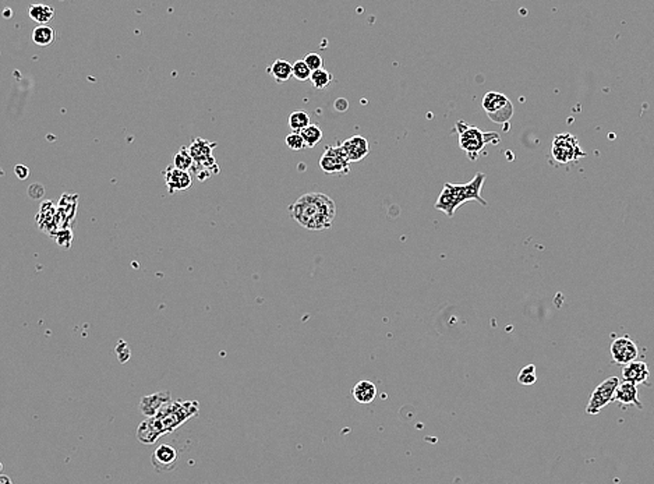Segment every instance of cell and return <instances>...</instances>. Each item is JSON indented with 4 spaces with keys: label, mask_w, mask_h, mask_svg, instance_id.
I'll list each match as a JSON object with an SVG mask.
<instances>
[{
    "label": "cell",
    "mask_w": 654,
    "mask_h": 484,
    "mask_svg": "<svg viewBox=\"0 0 654 484\" xmlns=\"http://www.w3.org/2000/svg\"><path fill=\"white\" fill-rule=\"evenodd\" d=\"M289 213L308 231H326L337 217V204L324 193H307L289 205Z\"/></svg>",
    "instance_id": "cell-1"
},
{
    "label": "cell",
    "mask_w": 654,
    "mask_h": 484,
    "mask_svg": "<svg viewBox=\"0 0 654 484\" xmlns=\"http://www.w3.org/2000/svg\"><path fill=\"white\" fill-rule=\"evenodd\" d=\"M485 182V175L478 172L476 176L466 185H451L445 183L444 190L441 191L435 208L443 211L447 217L452 218L455 211L467 201H477L481 205H487V201L481 197V189Z\"/></svg>",
    "instance_id": "cell-2"
},
{
    "label": "cell",
    "mask_w": 654,
    "mask_h": 484,
    "mask_svg": "<svg viewBox=\"0 0 654 484\" xmlns=\"http://www.w3.org/2000/svg\"><path fill=\"white\" fill-rule=\"evenodd\" d=\"M200 405L197 401H172L163 408L155 417H151L149 421L156 428V432L162 437L175 432L178 427L184 424L191 417L197 416Z\"/></svg>",
    "instance_id": "cell-3"
},
{
    "label": "cell",
    "mask_w": 654,
    "mask_h": 484,
    "mask_svg": "<svg viewBox=\"0 0 654 484\" xmlns=\"http://www.w3.org/2000/svg\"><path fill=\"white\" fill-rule=\"evenodd\" d=\"M456 130L459 134V147L463 149L469 159L476 160L478 154L485 148L487 144H498L501 137L496 131H481L474 126H469L466 122L459 120L456 123Z\"/></svg>",
    "instance_id": "cell-4"
},
{
    "label": "cell",
    "mask_w": 654,
    "mask_h": 484,
    "mask_svg": "<svg viewBox=\"0 0 654 484\" xmlns=\"http://www.w3.org/2000/svg\"><path fill=\"white\" fill-rule=\"evenodd\" d=\"M216 147V143H211L204 138H196L190 145L189 151L193 156L194 165L191 168V172L197 176L200 182L207 180L209 176L215 175L220 172L216 165V160L213 158V148Z\"/></svg>",
    "instance_id": "cell-5"
},
{
    "label": "cell",
    "mask_w": 654,
    "mask_h": 484,
    "mask_svg": "<svg viewBox=\"0 0 654 484\" xmlns=\"http://www.w3.org/2000/svg\"><path fill=\"white\" fill-rule=\"evenodd\" d=\"M483 109L487 116L497 125H504L511 120L514 116V105L508 96L501 92L489 91L483 96L481 101Z\"/></svg>",
    "instance_id": "cell-6"
},
{
    "label": "cell",
    "mask_w": 654,
    "mask_h": 484,
    "mask_svg": "<svg viewBox=\"0 0 654 484\" xmlns=\"http://www.w3.org/2000/svg\"><path fill=\"white\" fill-rule=\"evenodd\" d=\"M551 155L558 164H569L586 156V152L580 148L579 141L569 133L558 134L551 147Z\"/></svg>",
    "instance_id": "cell-7"
},
{
    "label": "cell",
    "mask_w": 654,
    "mask_h": 484,
    "mask_svg": "<svg viewBox=\"0 0 654 484\" xmlns=\"http://www.w3.org/2000/svg\"><path fill=\"white\" fill-rule=\"evenodd\" d=\"M621 381L618 377H610L604 380L602 384H598L586 406V413L587 414H598L602 409H604L607 405L615 401V394L620 387Z\"/></svg>",
    "instance_id": "cell-8"
},
{
    "label": "cell",
    "mask_w": 654,
    "mask_h": 484,
    "mask_svg": "<svg viewBox=\"0 0 654 484\" xmlns=\"http://www.w3.org/2000/svg\"><path fill=\"white\" fill-rule=\"evenodd\" d=\"M319 168L326 175H344L350 171V162L341 145H328L319 159Z\"/></svg>",
    "instance_id": "cell-9"
},
{
    "label": "cell",
    "mask_w": 654,
    "mask_h": 484,
    "mask_svg": "<svg viewBox=\"0 0 654 484\" xmlns=\"http://www.w3.org/2000/svg\"><path fill=\"white\" fill-rule=\"evenodd\" d=\"M610 353L613 360L620 366H626L636 361L639 357V348L629 337L615 338L610 345Z\"/></svg>",
    "instance_id": "cell-10"
},
{
    "label": "cell",
    "mask_w": 654,
    "mask_h": 484,
    "mask_svg": "<svg viewBox=\"0 0 654 484\" xmlns=\"http://www.w3.org/2000/svg\"><path fill=\"white\" fill-rule=\"evenodd\" d=\"M179 461V454L178 451L169 445V444H162L156 447V450L152 454L151 463L158 472H171L175 469L176 463Z\"/></svg>",
    "instance_id": "cell-11"
},
{
    "label": "cell",
    "mask_w": 654,
    "mask_h": 484,
    "mask_svg": "<svg viewBox=\"0 0 654 484\" xmlns=\"http://www.w3.org/2000/svg\"><path fill=\"white\" fill-rule=\"evenodd\" d=\"M165 183L169 193H179L186 191L193 185V178L190 172H184L178 169L173 164L165 169Z\"/></svg>",
    "instance_id": "cell-12"
},
{
    "label": "cell",
    "mask_w": 654,
    "mask_h": 484,
    "mask_svg": "<svg viewBox=\"0 0 654 484\" xmlns=\"http://www.w3.org/2000/svg\"><path fill=\"white\" fill-rule=\"evenodd\" d=\"M342 151L345 152L349 162H360L370 154V144L361 136H353L342 143Z\"/></svg>",
    "instance_id": "cell-13"
},
{
    "label": "cell",
    "mask_w": 654,
    "mask_h": 484,
    "mask_svg": "<svg viewBox=\"0 0 654 484\" xmlns=\"http://www.w3.org/2000/svg\"><path fill=\"white\" fill-rule=\"evenodd\" d=\"M173 399H172V395L171 392H158V394H152L149 397H144L140 402V410L143 412V414H145L147 417H155L163 408H165L168 403H171Z\"/></svg>",
    "instance_id": "cell-14"
},
{
    "label": "cell",
    "mask_w": 654,
    "mask_h": 484,
    "mask_svg": "<svg viewBox=\"0 0 654 484\" xmlns=\"http://www.w3.org/2000/svg\"><path fill=\"white\" fill-rule=\"evenodd\" d=\"M648 375H650V371H648L647 364L644 361H640V360L632 361V363L624 366V368H622L624 383H629V384H633V386L644 384L648 379Z\"/></svg>",
    "instance_id": "cell-15"
},
{
    "label": "cell",
    "mask_w": 654,
    "mask_h": 484,
    "mask_svg": "<svg viewBox=\"0 0 654 484\" xmlns=\"http://www.w3.org/2000/svg\"><path fill=\"white\" fill-rule=\"evenodd\" d=\"M615 402L624 403V405H635L639 409H643V405L639 402L637 398V386L629 384V383H621L617 394H615Z\"/></svg>",
    "instance_id": "cell-16"
},
{
    "label": "cell",
    "mask_w": 654,
    "mask_h": 484,
    "mask_svg": "<svg viewBox=\"0 0 654 484\" xmlns=\"http://www.w3.org/2000/svg\"><path fill=\"white\" fill-rule=\"evenodd\" d=\"M352 394H353V398L356 399V402H359V403H371L377 397V387H375L374 383H371L368 380H361L355 386Z\"/></svg>",
    "instance_id": "cell-17"
},
{
    "label": "cell",
    "mask_w": 654,
    "mask_h": 484,
    "mask_svg": "<svg viewBox=\"0 0 654 484\" xmlns=\"http://www.w3.org/2000/svg\"><path fill=\"white\" fill-rule=\"evenodd\" d=\"M266 72L272 74L277 83H285L293 77V65H291L288 61L278 59L268 67Z\"/></svg>",
    "instance_id": "cell-18"
},
{
    "label": "cell",
    "mask_w": 654,
    "mask_h": 484,
    "mask_svg": "<svg viewBox=\"0 0 654 484\" xmlns=\"http://www.w3.org/2000/svg\"><path fill=\"white\" fill-rule=\"evenodd\" d=\"M28 14H30V19L34 20L35 23H39V25H46V23H49L53 19L54 10L50 6L38 3V5L30 6Z\"/></svg>",
    "instance_id": "cell-19"
},
{
    "label": "cell",
    "mask_w": 654,
    "mask_h": 484,
    "mask_svg": "<svg viewBox=\"0 0 654 484\" xmlns=\"http://www.w3.org/2000/svg\"><path fill=\"white\" fill-rule=\"evenodd\" d=\"M137 439L140 443L145 444V445H151L154 443H156L158 439H160L159 433L156 432V428L152 425V423L148 420L143 421L138 428H137Z\"/></svg>",
    "instance_id": "cell-20"
},
{
    "label": "cell",
    "mask_w": 654,
    "mask_h": 484,
    "mask_svg": "<svg viewBox=\"0 0 654 484\" xmlns=\"http://www.w3.org/2000/svg\"><path fill=\"white\" fill-rule=\"evenodd\" d=\"M289 127L292 129L293 133H302L304 129H307L311 125L310 115L306 111H293L289 116Z\"/></svg>",
    "instance_id": "cell-21"
},
{
    "label": "cell",
    "mask_w": 654,
    "mask_h": 484,
    "mask_svg": "<svg viewBox=\"0 0 654 484\" xmlns=\"http://www.w3.org/2000/svg\"><path fill=\"white\" fill-rule=\"evenodd\" d=\"M32 41L38 46H49L54 41V31L49 25H38L32 31Z\"/></svg>",
    "instance_id": "cell-22"
},
{
    "label": "cell",
    "mask_w": 654,
    "mask_h": 484,
    "mask_svg": "<svg viewBox=\"0 0 654 484\" xmlns=\"http://www.w3.org/2000/svg\"><path fill=\"white\" fill-rule=\"evenodd\" d=\"M173 165L180 169V171H184V172H189L191 171L193 165H194V160H193V156L189 151V147H183L173 158Z\"/></svg>",
    "instance_id": "cell-23"
},
{
    "label": "cell",
    "mask_w": 654,
    "mask_h": 484,
    "mask_svg": "<svg viewBox=\"0 0 654 484\" xmlns=\"http://www.w3.org/2000/svg\"><path fill=\"white\" fill-rule=\"evenodd\" d=\"M300 134L308 148L315 147L322 140V136H324L322 130L317 125H313V123L307 129H304Z\"/></svg>",
    "instance_id": "cell-24"
},
{
    "label": "cell",
    "mask_w": 654,
    "mask_h": 484,
    "mask_svg": "<svg viewBox=\"0 0 654 484\" xmlns=\"http://www.w3.org/2000/svg\"><path fill=\"white\" fill-rule=\"evenodd\" d=\"M313 87L315 90H324L328 87L333 81V74L328 72V70H325V69H321V70H317V72H313L311 74V78H310Z\"/></svg>",
    "instance_id": "cell-25"
},
{
    "label": "cell",
    "mask_w": 654,
    "mask_h": 484,
    "mask_svg": "<svg viewBox=\"0 0 654 484\" xmlns=\"http://www.w3.org/2000/svg\"><path fill=\"white\" fill-rule=\"evenodd\" d=\"M518 381L522 386H533L537 381V374H536V367L534 364L525 366L519 374H518Z\"/></svg>",
    "instance_id": "cell-26"
},
{
    "label": "cell",
    "mask_w": 654,
    "mask_h": 484,
    "mask_svg": "<svg viewBox=\"0 0 654 484\" xmlns=\"http://www.w3.org/2000/svg\"><path fill=\"white\" fill-rule=\"evenodd\" d=\"M313 72L304 63V61H297L293 63V77L299 81H307L311 78Z\"/></svg>",
    "instance_id": "cell-27"
},
{
    "label": "cell",
    "mask_w": 654,
    "mask_h": 484,
    "mask_svg": "<svg viewBox=\"0 0 654 484\" xmlns=\"http://www.w3.org/2000/svg\"><path fill=\"white\" fill-rule=\"evenodd\" d=\"M285 141H286V145H288L291 149H293V151H302V149H304V148L307 147L300 133H293V131H292L291 134L286 136V140H285Z\"/></svg>",
    "instance_id": "cell-28"
},
{
    "label": "cell",
    "mask_w": 654,
    "mask_h": 484,
    "mask_svg": "<svg viewBox=\"0 0 654 484\" xmlns=\"http://www.w3.org/2000/svg\"><path fill=\"white\" fill-rule=\"evenodd\" d=\"M304 63L308 66V69L311 72H317V70H321L324 69V61L322 58L318 55V53H307V55L304 56Z\"/></svg>",
    "instance_id": "cell-29"
},
{
    "label": "cell",
    "mask_w": 654,
    "mask_h": 484,
    "mask_svg": "<svg viewBox=\"0 0 654 484\" xmlns=\"http://www.w3.org/2000/svg\"><path fill=\"white\" fill-rule=\"evenodd\" d=\"M43 193H45V189H43L41 185H38V183H35V185H31V186H30V189H28V194H30V197H31V198H35V200L41 198V197L43 196Z\"/></svg>",
    "instance_id": "cell-30"
},
{
    "label": "cell",
    "mask_w": 654,
    "mask_h": 484,
    "mask_svg": "<svg viewBox=\"0 0 654 484\" xmlns=\"http://www.w3.org/2000/svg\"><path fill=\"white\" fill-rule=\"evenodd\" d=\"M14 173L20 180H25L30 176V169L25 165H16Z\"/></svg>",
    "instance_id": "cell-31"
},
{
    "label": "cell",
    "mask_w": 654,
    "mask_h": 484,
    "mask_svg": "<svg viewBox=\"0 0 654 484\" xmlns=\"http://www.w3.org/2000/svg\"><path fill=\"white\" fill-rule=\"evenodd\" d=\"M334 106H335L337 111L345 112V111L348 109V107H349V103H348V101H346L345 98H339V99L335 101V105H334Z\"/></svg>",
    "instance_id": "cell-32"
},
{
    "label": "cell",
    "mask_w": 654,
    "mask_h": 484,
    "mask_svg": "<svg viewBox=\"0 0 654 484\" xmlns=\"http://www.w3.org/2000/svg\"><path fill=\"white\" fill-rule=\"evenodd\" d=\"M62 235H63V238H65V239H70V238H72V232H70V231H65V232H62ZM54 239L58 240V243H59L62 247H67V249L70 247V246H69V244H70V242H67V243H66V242H62L59 238H54Z\"/></svg>",
    "instance_id": "cell-33"
},
{
    "label": "cell",
    "mask_w": 654,
    "mask_h": 484,
    "mask_svg": "<svg viewBox=\"0 0 654 484\" xmlns=\"http://www.w3.org/2000/svg\"><path fill=\"white\" fill-rule=\"evenodd\" d=\"M0 484H14V483L8 476H0Z\"/></svg>",
    "instance_id": "cell-34"
},
{
    "label": "cell",
    "mask_w": 654,
    "mask_h": 484,
    "mask_svg": "<svg viewBox=\"0 0 654 484\" xmlns=\"http://www.w3.org/2000/svg\"><path fill=\"white\" fill-rule=\"evenodd\" d=\"M13 16V12L10 9H5V17H10Z\"/></svg>",
    "instance_id": "cell-35"
}]
</instances>
